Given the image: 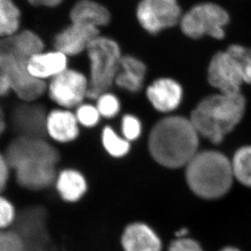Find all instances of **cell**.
I'll list each match as a JSON object with an SVG mask.
<instances>
[{
    "instance_id": "484cf974",
    "label": "cell",
    "mask_w": 251,
    "mask_h": 251,
    "mask_svg": "<svg viewBox=\"0 0 251 251\" xmlns=\"http://www.w3.org/2000/svg\"><path fill=\"white\" fill-rule=\"evenodd\" d=\"M97 100V109L101 116L106 118H112L116 116L121 110V102L116 95L111 93L105 92L100 95Z\"/></svg>"
},
{
    "instance_id": "f546056e",
    "label": "cell",
    "mask_w": 251,
    "mask_h": 251,
    "mask_svg": "<svg viewBox=\"0 0 251 251\" xmlns=\"http://www.w3.org/2000/svg\"><path fill=\"white\" fill-rule=\"evenodd\" d=\"M16 215L13 205L7 199L0 196V230L12 226Z\"/></svg>"
},
{
    "instance_id": "d6a6232c",
    "label": "cell",
    "mask_w": 251,
    "mask_h": 251,
    "mask_svg": "<svg viewBox=\"0 0 251 251\" xmlns=\"http://www.w3.org/2000/svg\"><path fill=\"white\" fill-rule=\"evenodd\" d=\"M10 90H12V85L9 77L0 69V96L7 95Z\"/></svg>"
},
{
    "instance_id": "d590c367",
    "label": "cell",
    "mask_w": 251,
    "mask_h": 251,
    "mask_svg": "<svg viewBox=\"0 0 251 251\" xmlns=\"http://www.w3.org/2000/svg\"><path fill=\"white\" fill-rule=\"evenodd\" d=\"M221 251H240L239 250L234 247H226L225 249L222 250Z\"/></svg>"
},
{
    "instance_id": "ba28073f",
    "label": "cell",
    "mask_w": 251,
    "mask_h": 251,
    "mask_svg": "<svg viewBox=\"0 0 251 251\" xmlns=\"http://www.w3.org/2000/svg\"><path fill=\"white\" fill-rule=\"evenodd\" d=\"M28 60L0 53V69L9 77L12 90L24 102H33L45 92L44 81L35 78L28 71Z\"/></svg>"
},
{
    "instance_id": "4dcf8cb0",
    "label": "cell",
    "mask_w": 251,
    "mask_h": 251,
    "mask_svg": "<svg viewBox=\"0 0 251 251\" xmlns=\"http://www.w3.org/2000/svg\"><path fill=\"white\" fill-rule=\"evenodd\" d=\"M168 251H203L195 240L183 237L178 238L171 244Z\"/></svg>"
},
{
    "instance_id": "8992f818",
    "label": "cell",
    "mask_w": 251,
    "mask_h": 251,
    "mask_svg": "<svg viewBox=\"0 0 251 251\" xmlns=\"http://www.w3.org/2000/svg\"><path fill=\"white\" fill-rule=\"evenodd\" d=\"M229 16L224 8L214 3H201L190 9L182 17L180 27L185 35L199 38L209 35L217 39L225 37V27Z\"/></svg>"
},
{
    "instance_id": "603a6c76",
    "label": "cell",
    "mask_w": 251,
    "mask_h": 251,
    "mask_svg": "<svg viewBox=\"0 0 251 251\" xmlns=\"http://www.w3.org/2000/svg\"><path fill=\"white\" fill-rule=\"evenodd\" d=\"M231 164L235 179L251 187V146L240 148L235 153Z\"/></svg>"
},
{
    "instance_id": "6da1fadb",
    "label": "cell",
    "mask_w": 251,
    "mask_h": 251,
    "mask_svg": "<svg viewBox=\"0 0 251 251\" xmlns=\"http://www.w3.org/2000/svg\"><path fill=\"white\" fill-rule=\"evenodd\" d=\"M4 156L22 187L40 190L54 182L59 152L44 138L17 136L7 146Z\"/></svg>"
},
{
    "instance_id": "5bb4252c",
    "label": "cell",
    "mask_w": 251,
    "mask_h": 251,
    "mask_svg": "<svg viewBox=\"0 0 251 251\" xmlns=\"http://www.w3.org/2000/svg\"><path fill=\"white\" fill-rule=\"evenodd\" d=\"M147 95L155 109L168 112L180 105L182 100V88L174 80L161 78L150 85Z\"/></svg>"
},
{
    "instance_id": "277c9868",
    "label": "cell",
    "mask_w": 251,
    "mask_h": 251,
    "mask_svg": "<svg viewBox=\"0 0 251 251\" xmlns=\"http://www.w3.org/2000/svg\"><path fill=\"white\" fill-rule=\"evenodd\" d=\"M190 190L202 199H216L226 195L233 180L232 164L221 152H198L185 166Z\"/></svg>"
},
{
    "instance_id": "836d02e7",
    "label": "cell",
    "mask_w": 251,
    "mask_h": 251,
    "mask_svg": "<svg viewBox=\"0 0 251 251\" xmlns=\"http://www.w3.org/2000/svg\"><path fill=\"white\" fill-rule=\"evenodd\" d=\"M29 3L34 6H43V7H56L60 4L64 0H28Z\"/></svg>"
},
{
    "instance_id": "1f68e13d",
    "label": "cell",
    "mask_w": 251,
    "mask_h": 251,
    "mask_svg": "<svg viewBox=\"0 0 251 251\" xmlns=\"http://www.w3.org/2000/svg\"><path fill=\"white\" fill-rule=\"evenodd\" d=\"M9 165L3 154L0 153V194L3 191L9 177Z\"/></svg>"
},
{
    "instance_id": "e575fe53",
    "label": "cell",
    "mask_w": 251,
    "mask_h": 251,
    "mask_svg": "<svg viewBox=\"0 0 251 251\" xmlns=\"http://www.w3.org/2000/svg\"><path fill=\"white\" fill-rule=\"evenodd\" d=\"M5 129V119L2 108L0 107V136L2 135Z\"/></svg>"
},
{
    "instance_id": "7402d4cb",
    "label": "cell",
    "mask_w": 251,
    "mask_h": 251,
    "mask_svg": "<svg viewBox=\"0 0 251 251\" xmlns=\"http://www.w3.org/2000/svg\"><path fill=\"white\" fill-rule=\"evenodd\" d=\"M21 12L13 0H0V37L7 38L17 33Z\"/></svg>"
},
{
    "instance_id": "2e32d148",
    "label": "cell",
    "mask_w": 251,
    "mask_h": 251,
    "mask_svg": "<svg viewBox=\"0 0 251 251\" xmlns=\"http://www.w3.org/2000/svg\"><path fill=\"white\" fill-rule=\"evenodd\" d=\"M125 251H160L161 241L156 233L142 223L131 224L122 236Z\"/></svg>"
},
{
    "instance_id": "4fadbf2b",
    "label": "cell",
    "mask_w": 251,
    "mask_h": 251,
    "mask_svg": "<svg viewBox=\"0 0 251 251\" xmlns=\"http://www.w3.org/2000/svg\"><path fill=\"white\" fill-rule=\"evenodd\" d=\"M99 36V28L88 25L73 23L57 34L56 50L64 55H76L87 50L90 43Z\"/></svg>"
},
{
    "instance_id": "44dd1931",
    "label": "cell",
    "mask_w": 251,
    "mask_h": 251,
    "mask_svg": "<svg viewBox=\"0 0 251 251\" xmlns=\"http://www.w3.org/2000/svg\"><path fill=\"white\" fill-rule=\"evenodd\" d=\"M56 188L64 200L76 201L83 196L87 185L81 173L77 171L68 169L59 173L57 178Z\"/></svg>"
},
{
    "instance_id": "d4e9b609",
    "label": "cell",
    "mask_w": 251,
    "mask_h": 251,
    "mask_svg": "<svg viewBox=\"0 0 251 251\" xmlns=\"http://www.w3.org/2000/svg\"><path fill=\"white\" fill-rule=\"evenodd\" d=\"M227 51L237 61L244 83L251 84V49L242 46L232 45L227 48Z\"/></svg>"
},
{
    "instance_id": "9c48e42d",
    "label": "cell",
    "mask_w": 251,
    "mask_h": 251,
    "mask_svg": "<svg viewBox=\"0 0 251 251\" xmlns=\"http://www.w3.org/2000/svg\"><path fill=\"white\" fill-rule=\"evenodd\" d=\"M137 17L146 30L157 33L177 23L180 9L176 0H142L137 9Z\"/></svg>"
},
{
    "instance_id": "3957f363",
    "label": "cell",
    "mask_w": 251,
    "mask_h": 251,
    "mask_svg": "<svg viewBox=\"0 0 251 251\" xmlns=\"http://www.w3.org/2000/svg\"><path fill=\"white\" fill-rule=\"evenodd\" d=\"M245 110L246 100L241 93H221L202 100L193 111L190 121L199 135L218 144L240 123Z\"/></svg>"
},
{
    "instance_id": "cb8c5ba5",
    "label": "cell",
    "mask_w": 251,
    "mask_h": 251,
    "mask_svg": "<svg viewBox=\"0 0 251 251\" xmlns=\"http://www.w3.org/2000/svg\"><path fill=\"white\" fill-rule=\"evenodd\" d=\"M102 142L107 153L116 158L125 156L130 149L129 142L120 137L109 126L102 130Z\"/></svg>"
},
{
    "instance_id": "d6986e66",
    "label": "cell",
    "mask_w": 251,
    "mask_h": 251,
    "mask_svg": "<svg viewBox=\"0 0 251 251\" xmlns=\"http://www.w3.org/2000/svg\"><path fill=\"white\" fill-rule=\"evenodd\" d=\"M70 18L73 23L99 28L109 23L111 16L109 11L102 5L93 0H80L72 8Z\"/></svg>"
},
{
    "instance_id": "7c38bea8",
    "label": "cell",
    "mask_w": 251,
    "mask_h": 251,
    "mask_svg": "<svg viewBox=\"0 0 251 251\" xmlns=\"http://www.w3.org/2000/svg\"><path fill=\"white\" fill-rule=\"evenodd\" d=\"M47 117L43 105L25 102L12 111V128L18 137L44 138L47 134Z\"/></svg>"
},
{
    "instance_id": "30bf717a",
    "label": "cell",
    "mask_w": 251,
    "mask_h": 251,
    "mask_svg": "<svg viewBox=\"0 0 251 251\" xmlns=\"http://www.w3.org/2000/svg\"><path fill=\"white\" fill-rule=\"evenodd\" d=\"M89 81L80 72L67 69L53 77L48 92L51 100L64 107H74L81 104L87 96Z\"/></svg>"
},
{
    "instance_id": "f1b7e54d",
    "label": "cell",
    "mask_w": 251,
    "mask_h": 251,
    "mask_svg": "<svg viewBox=\"0 0 251 251\" xmlns=\"http://www.w3.org/2000/svg\"><path fill=\"white\" fill-rule=\"evenodd\" d=\"M121 128L124 138L127 141H135L139 138L142 133V125L136 116L126 115L122 119Z\"/></svg>"
},
{
    "instance_id": "ffe728a7",
    "label": "cell",
    "mask_w": 251,
    "mask_h": 251,
    "mask_svg": "<svg viewBox=\"0 0 251 251\" xmlns=\"http://www.w3.org/2000/svg\"><path fill=\"white\" fill-rule=\"evenodd\" d=\"M147 73V68L140 59L131 55L121 58L120 70L116 77V85L129 92L141 90Z\"/></svg>"
},
{
    "instance_id": "4316f807",
    "label": "cell",
    "mask_w": 251,
    "mask_h": 251,
    "mask_svg": "<svg viewBox=\"0 0 251 251\" xmlns=\"http://www.w3.org/2000/svg\"><path fill=\"white\" fill-rule=\"evenodd\" d=\"M75 116L78 123L87 128H91L98 125L101 117L97 107L90 104L79 105Z\"/></svg>"
},
{
    "instance_id": "9a60e30c",
    "label": "cell",
    "mask_w": 251,
    "mask_h": 251,
    "mask_svg": "<svg viewBox=\"0 0 251 251\" xmlns=\"http://www.w3.org/2000/svg\"><path fill=\"white\" fill-rule=\"evenodd\" d=\"M43 50V41L32 31H22L0 40V53H7L28 61Z\"/></svg>"
},
{
    "instance_id": "e0dca14e",
    "label": "cell",
    "mask_w": 251,
    "mask_h": 251,
    "mask_svg": "<svg viewBox=\"0 0 251 251\" xmlns=\"http://www.w3.org/2000/svg\"><path fill=\"white\" fill-rule=\"evenodd\" d=\"M67 65V55L60 51H41L28 60V71L35 78L43 81V79L53 78L65 71Z\"/></svg>"
},
{
    "instance_id": "83f0119b",
    "label": "cell",
    "mask_w": 251,
    "mask_h": 251,
    "mask_svg": "<svg viewBox=\"0 0 251 251\" xmlns=\"http://www.w3.org/2000/svg\"><path fill=\"white\" fill-rule=\"evenodd\" d=\"M0 251H26L19 236L11 228L0 230Z\"/></svg>"
},
{
    "instance_id": "ac0fdd59",
    "label": "cell",
    "mask_w": 251,
    "mask_h": 251,
    "mask_svg": "<svg viewBox=\"0 0 251 251\" xmlns=\"http://www.w3.org/2000/svg\"><path fill=\"white\" fill-rule=\"evenodd\" d=\"M78 121L75 115L67 110L57 109L47 117V134L59 142H69L78 136Z\"/></svg>"
},
{
    "instance_id": "7a4b0ae2",
    "label": "cell",
    "mask_w": 251,
    "mask_h": 251,
    "mask_svg": "<svg viewBox=\"0 0 251 251\" xmlns=\"http://www.w3.org/2000/svg\"><path fill=\"white\" fill-rule=\"evenodd\" d=\"M199 136L190 120L182 116L166 117L152 128L150 153L165 168L185 167L199 152Z\"/></svg>"
},
{
    "instance_id": "8fae6325",
    "label": "cell",
    "mask_w": 251,
    "mask_h": 251,
    "mask_svg": "<svg viewBox=\"0 0 251 251\" xmlns=\"http://www.w3.org/2000/svg\"><path fill=\"white\" fill-rule=\"evenodd\" d=\"M208 80L212 86L225 95L238 94L244 83L237 61L227 50L217 53L211 59L208 68Z\"/></svg>"
},
{
    "instance_id": "52a82bcc",
    "label": "cell",
    "mask_w": 251,
    "mask_h": 251,
    "mask_svg": "<svg viewBox=\"0 0 251 251\" xmlns=\"http://www.w3.org/2000/svg\"><path fill=\"white\" fill-rule=\"evenodd\" d=\"M48 213L42 206H27L16 215L12 229L19 236L26 251H43L50 244Z\"/></svg>"
},
{
    "instance_id": "5b68a950",
    "label": "cell",
    "mask_w": 251,
    "mask_h": 251,
    "mask_svg": "<svg viewBox=\"0 0 251 251\" xmlns=\"http://www.w3.org/2000/svg\"><path fill=\"white\" fill-rule=\"evenodd\" d=\"M86 51L90 63L87 96L97 99L116 81L122 56L116 42L100 36L90 43Z\"/></svg>"
}]
</instances>
